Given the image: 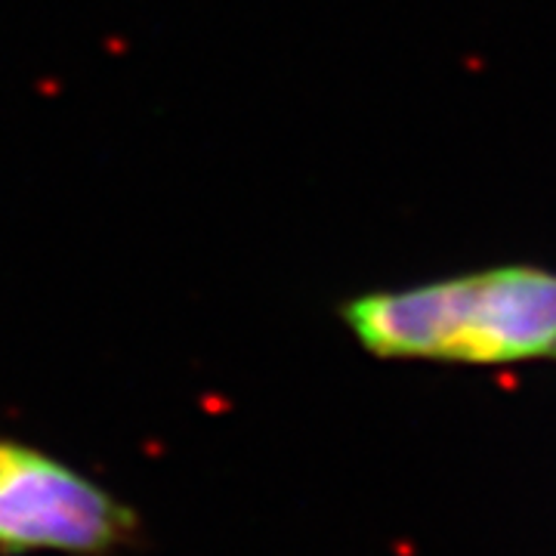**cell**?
<instances>
[{
  "instance_id": "obj_1",
  "label": "cell",
  "mask_w": 556,
  "mask_h": 556,
  "mask_svg": "<svg viewBox=\"0 0 556 556\" xmlns=\"http://www.w3.org/2000/svg\"><path fill=\"white\" fill-rule=\"evenodd\" d=\"M343 321L378 358L457 365L556 362V273L507 263L350 300Z\"/></svg>"
},
{
  "instance_id": "obj_2",
  "label": "cell",
  "mask_w": 556,
  "mask_h": 556,
  "mask_svg": "<svg viewBox=\"0 0 556 556\" xmlns=\"http://www.w3.org/2000/svg\"><path fill=\"white\" fill-rule=\"evenodd\" d=\"M139 514L97 479L0 437V556H115L137 547Z\"/></svg>"
}]
</instances>
